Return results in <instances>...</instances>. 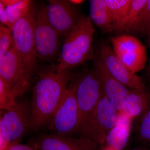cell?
<instances>
[{
  "label": "cell",
  "instance_id": "1",
  "mask_svg": "<svg viewBox=\"0 0 150 150\" xmlns=\"http://www.w3.org/2000/svg\"><path fill=\"white\" fill-rule=\"evenodd\" d=\"M39 68L38 79L33 90L30 131L48 124L75 75L72 69H62L54 63Z\"/></svg>",
  "mask_w": 150,
  "mask_h": 150
},
{
  "label": "cell",
  "instance_id": "2",
  "mask_svg": "<svg viewBox=\"0 0 150 150\" xmlns=\"http://www.w3.org/2000/svg\"><path fill=\"white\" fill-rule=\"evenodd\" d=\"M94 33L90 18L82 17L62 46L58 64L60 69H72L93 59Z\"/></svg>",
  "mask_w": 150,
  "mask_h": 150
},
{
  "label": "cell",
  "instance_id": "3",
  "mask_svg": "<svg viewBox=\"0 0 150 150\" xmlns=\"http://www.w3.org/2000/svg\"><path fill=\"white\" fill-rule=\"evenodd\" d=\"M83 73L75 74L70 82L59 106L48 123L52 134L71 137L77 132L79 110L77 89Z\"/></svg>",
  "mask_w": 150,
  "mask_h": 150
},
{
  "label": "cell",
  "instance_id": "4",
  "mask_svg": "<svg viewBox=\"0 0 150 150\" xmlns=\"http://www.w3.org/2000/svg\"><path fill=\"white\" fill-rule=\"evenodd\" d=\"M36 12L32 6L27 14L15 23L11 30L13 44L23 59L31 78L39 68L34 33Z\"/></svg>",
  "mask_w": 150,
  "mask_h": 150
},
{
  "label": "cell",
  "instance_id": "5",
  "mask_svg": "<svg viewBox=\"0 0 150 150\" xmlns=\"http://www.w3.org/2000/svg\"><path fill=\"white\" fill-rule=\"evenodd\" d=\"M102 88L94 69L83 73L77 89L79 110L77 132L85 137L90 119L100 98Z\"/></svg>",
  "mask_w": 150,
  "mask_h": 150
},
{
  "label": "cell",
  "instance_id": "6",
  "mask_svg": "<svg viewBox=\"0 0 150 150\" xmlns=\"http://www.w3.org/2000/svg\"><path fill=\"white\" fill-rule=\"evenodd\" d=\"M31 105L25 101L17 102L16 107L1 116L0 150H5L11 144L18 143L29 129Z\"/></svg>",
  "mask_w": 150,
  "mask_h": 150
},
{
  "label": "cell",
  "instance_id": "7",
  "mask_svg": "<svg viewBox=\"0 0 150 150\" xmlns=\"http://www.w3.org/2000/svg\"><path fill=\"white\" fill-rule=\"evenodd\" d=\"M0 78L8 84L16 98L27 92L30 87L31 77L13 43L8 51L0 58Z\"/></svg>",
  "mask_w": 150,
  "mask_h": 150
},
{
  "label": "cell",
  "instance_id": "8",
  "mask_svg": "<svg viewBox=\"0 0 150 150\" xmlns=\"http://www.w3.org/2000/svg\"><path fill=\"white\" fill-rule=\"evenodd\" d=\"M34 33L38 58L53 64L59 54L60 35L48 21L46 6L36 12Z\"/></svg>",
  "mask_w": 150,
  "mask_h": 150
},
{
  "label": "cell",
  "instance_id": "9",
  "mask_svg": "<svg viewBox=\"0 0 150 150\" xmlns=\"http://www.w3.org/2000/svg\"><path fill=\"white\" fill-rule=\"evenodd\" d=\"M118 111L102 90L100 98L89 122L85 138L103 146L108 134L115 126Z\"/></svg>",
  "mask_w": 150,
  "mask_h": 150
},
{
  "label": "cell",
  "instance_id": "10",
  "mask_svg": "<svg viewBox=\"0 0 150 150\" xmlns=\"http://www.w3.org/2000/svg\"><path fill=\"white\" fill-rule=\"evenodd\" d=\"M117 57L134 74L144 69L147 55L145 46L132 35H121L110 38Z\"/></svg>",
  "mask_w": 150,
  "mask_h": 150
},
{
  "label": "cell",
  "instance_id": "11",
  "mask_svg": "<svg viewBox=\"0 0 150 150\" xmlns=\"http://www.w3.org/2000/svg\"><path fill=\"white\" fill-rule=\"evenodd\" d=\"M96 55L102 60L111 75L121 83L132 89L146 88L143 79L132 73L121 62L108 42L100 43Z\"/></svg>",
  "mask_w": 150,
  "mask_h": 150
},
{
  "label": "cell",
  "instance_id": "12",
  "mask_svg": "<svg viewBox=\"0 0 150 150\" xmlns=\"http://www.w3.org/2000/svg\"><path fill=\"white\" fill-rule=\"evenodd\" d=\"M74 5L69 1L52 0L46 6L48 21L60 36L67 38L82 17Z\"/></svg>",
  "mask_w": 150,
  "mask_h": 150
},
{
  "label": "cell",
  "instance_id": "13",
  "mask_svg": "<svg viewBox=\"0 0 150 150\" xmlns=\"http://www.w3.org/2000/svg\"><path fill=\"white\" fill-rule=\"evenodd\" d=\"M93 59V69L105 94L118 112H120L124 100L132 89L126 86L114 77L96 55H94Z\"/></svg>",
  "mask_w": 150,
  "mask_h": 150
},
{
  "label": "cell",
  "instance_id": "14",
  "mask_svg": "<svg viewBox=\"0 0 150 150\" xmlns=\"http://www.w3.org/2000/svg\"><path fill=\"white\" fill-rule=\"evenodd\" d=\"M37 150H98L99 145L89 138L42 134L32 143Z\"/></svg>",
  "mask_w": 150,
  "mask_h": 150
},
{
  "label": "cell",
  "instance_id": "15",
  "mask_svg": "<svg viewBox=\"0 0 150 150\" xmlns=\"http://www.w3.org/2000/svg\"><path fill=\"white\" fill-rule=\"evenodd\" d=\"M150 103V94L146 88L131 89L124 100L121 112L131 119L140 117L145 114Z\"/></svg>",
  "mask_w": 150,
  "mask_h": 150
},
{
  "label": "cell",
  "instance_id": "16",
  "mask_svg": "<svg viewBox=\"0 0 150 150\" xmlns=\"http://www.w3.org/2000/svg\"><path fill=\"white\" fill-rule=\"evenodd\" d=\"M103 34L114 31L109 12L105 0L90 1L89 17Z\"/></svg>",
  "mask_w": 150,
  "mask_h": 150
},
{
  "label": "cell",
  "instance_id": "17",
  "mask_svg": "<svg viewBox=\"0 0 150 150\" xmlns=\"http://www.w3.org/2000/svg\"><path fill=\"white\" fill-rule=\"evenodd\" d=\"M114 31L119 33L124 25L132 0H105Z\"/></svg>",
  "mask_w": 150,
  "mask_h": 150
},
{
  "label": "cell",
  "instance_id": "18",
  "mask_svg": "<svg viewBox=\"0 0 150 150\" xmlns=\"http://www.w3.org/2000/svg\"><path fill=\"white\" fill-rule=\"evenodd\" d=\"M150 20V0H147L144 6L131 23L122 33L131 34L145 33Z\"/></svg>",
  "mask_w": 150,
  "mask_h": 150
},
{
  "label": "cell",
  "instance_id": "19",
  "mask_svg": "<svg viewBox=\"0 0 150 150\" xmlns=\"http://www.w3.org/2000/svg\"><path fill=\"white\" fill-rule=\"evenodd\" d=\"M130 132V129L115 125L108 134L104 145L122 150L129 141Z\"/></svg>",
  "mask_w": 150,
  "mask_h": 150
},
{
  "label": "cell",
  "instance_id": "20",
  "mask_svg": "<svg viewBox=\"0 0 150 150\" xmlns=\"http://www.w3.org/2000/svg\"><path fill=\"white\" fill-rule=\"evenodd\" d=\"M31 1L28 0H21L15 5L5 6L10 24L9 29H12L14 25L18 21L26 15L32 6Z\"/></svg>",
  "mask_w": 150,
  "mask_h": 150
},
{
  "label": "cell",
  "instance_id": "21",
  "mask_svg": "<svg viewBox=\"0 0 150 150\" xmlns=\"http://www.w3.org/2000/svg\"><path fill=\"white\" fill-rule=\"evenodd\" d=\"M8 84L0 78V108L6 111L11 110L16 106L17 102Z\"/></svg>",
  "mask_w": 150,
  "mask_h": 150
},
{
  "label": "cell",
  "instance_id": "22",
  "mask_svg": "<svg viewBox=\"0 0 150 150\" xmlns=\"http://www.w3.org/2000/svg\"><path fill=\"white\" fill-rule=\"evenodd\" d=\"M139 134V139L150 145V103L147 110L141 118Z\"/></svg>",
  "mask_w": 150,
  "mask_h": 150
},
{
  "label": "cell",
  "instance_id": "23",
  "mask_svg": "<svg viewBox=\"0 0 150 150\" xmlns=\"http://www.w3.org/2000/svg\"><path fill=\"white\" fill-rule=\"evenodd\" d=\"M13 42L11 30L8 28L0 25V58L9 50Z\"/></svg>",
  "mask_w": 150,
  "mask_h": 150
},
{
  "label": "cell",
  "instance_id": "24",
  "mask_svg": "<svg viewBox=\"0 0 150 150\" xmlns=\"http://www.w3.org/2000/svg\"><path fill=\"white\" fill-rule=\"evenodd\" d=\"M147 1V0H132L124 25L119 33H121L123 30L127 27L134 20L144 6Z\"/></svg>",
  "mask_w": 150,
  "mask_h": 150
},
{
  "label": "cell",
  "instance_id": "25",
  "mask_svg": "<svg viewBox=\"0 0 150 150\" xmlns=\"http://www.w3.org/2000/svg\"><path fill=\"white\" fill-rule=\"evenodd\" d=\"M132 119L122 112H118L116 120V125L129 129H131Z\"/></svg>",
  "mask_w": 150,
  "mask_h": 150
},
{
  "label": "cell",
  "instance_id": "26",
  "mask_svg": "<svg viewBox=\"0 0 150 150\" xmlns=\"http://www.w3.org/2000/svg\"><path fill=\"white\" fill-rule=\"evenodd\" d=\"M0 21L3 25H6L9 29L10 24L9 23L8 17L6 12L4 6L0 2Z\"/></svg>",
  "mask_w": 150,
  "mask_h": 150
},
{
  "label": "cell",
  "instance_id": "27",
  "mask_svg": "<svg viewBox=\"0 0 150 150\" xmlns=\"http://www.w3.org/2000/svg\"><path fill=\"white\" fill-rule=\"evenodd\" d=\"M5 150H37L34 148L27 145L21 144L19 143L11 144Z\"/></svg>",
  "mask_w": 150,
  "mask_h": 150
},
{
  "label": "cell",
  "instance_id": "28",
  "mask_svg": "<svg viewBox=\"0 0 150 150\" xmlns=\"http://www.w3.org/2000/svg\"><path fill=\"white\" fill-rule=\"evenodd\" d=\"M20 1L21 0H1L0 2L1 3L5 6H11L16 4Z\"/></svg>",
  "mask_w": 150,
  "mask_h": 150
},
{
  "label": "cell",
  "instance_id": "29",
  "mask_svg": "<svg viewBox=\"0 0 150 150\" xmlns=\"http://www.w3.org/2000/svg\"><path fill=\"white\" fill-rule=\"evenodd\" d=\"M145 33L147 35L148 42H149V44L150 46V20L147 27L146 29Z\"/></svg>",
  "mask_w": 150,
  "mask_h": 150
},
{
  "label": "cell",
  "instance_id": "30",
  "mask_svg": "<svg viewBox=\"0 0 150 150\" xmlns=\"http://www.w3.org/2000/svg\"><path fill=\"white\" fill-rule=\"evenodd\" d=\"M71 3L73 4H82L84 1H83L82 0H72V1H69Z\"/></svg>",
  "mask_w": 150,
  "mask_h": 150
},
{
  "label": "cell",
  "instance_id": "31",
  "mask_svg": "<svg viewBox=\"0 0 150 150\" xmlns=\"http://www.w3.org/2000/svg\"><path fill=\"white\" fill-rule=\"evenodd\" d=\"M117 150L116 149H114V148H113L112 147H111L108 146H105V145H104V146H103V147L101 148V149H100V150Z\"/></svg>",
  "mask_w": 150,
  "mask_h": 150
},
{
  "label": "cell",
  "instance_id": "32",
  "mask_svg": "<svg viewBox=\"0 0 150 150\" xmlns=\"http://www.w3.org/2000/svg\"><path fill=\"white\" fill-rule=\"evenodd\" d=\"M131 150H149L147 149H145V148H137V149H134Z\"/></svg>",
  "mask_w": 150,
  "mask_h": 150
},
{
  "label": "cell",
  "instance_id": "33",
  "mask_svg": "<svg viewBox=\"0 0 150 150\" xmlns=\"http://www.w3.org/2000/svg\"><path fill=\"white\" fill-rule=\"evenodd\" d=\"M148 74H149V77L150 80V71H148Z\"/></svg>",
  "mask_w": 150,
  "mask_h": 150
},
{
  "label": "cell",
  "instance_id": "34",
  "mask_svg": "<svg viewBox=\"0 0 150 150\" xmlns=\"http://www.w3.org/2000/svg\"><path fill=\"white\" fill-rule=\"evenodd\" d=\"M150 71V64H149V68H148V71Z\"/></svg>",
  "mask_w": 150,
  "mask_h": 150
},
{
  "label": "cell",
  "instance_id": "35",
  "mask_svg": "<svg viewBox=\"0 0 150 150\" xmlns=\"http://www.w3.org/2000/svg\"></svg>",
  "mask_w": 150,
  "mask_h": 150
}]
</instances>
